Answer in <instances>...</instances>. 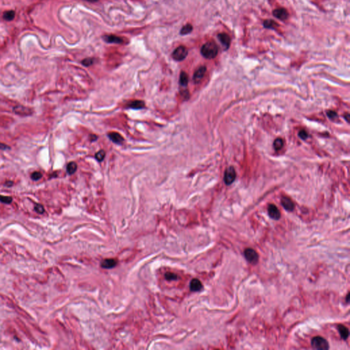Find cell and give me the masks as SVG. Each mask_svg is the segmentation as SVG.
I'll list each match as a JSON object with an SVG mask.
<instances>
[{
  "instance_id": "cell-16",
  "label": "cell",
  "mask_w": 350,
  "mask_h": 350,
  "mask_svg": "<svg viewBox=\"0 0 350 350\" xmlns=\"http://www.w3.org/2000/svg\"><path fill=\"white\" fill-rule=\"evenodd\" d=\"M117 265V261L114 259H106L101 263V267L105 269H111L114 268Z\"/></svg>"
},
{
  "instance_id": "cell-1",
  "label": "cell",
  "mask_w": 350,
  "mask_h": 350,
  "mask_svg": "<svg viewBox=\"0 0 350 350\" xmlns=\"http://www.w3.org/2000/svg\"><path fill=\"white\" fill-rule=\"evenodd\" d=\"M200 53L207 59H214L218 53V47L214 42L209 41L202 46Z\"/></svg>"
},
{
  "instance_id": "cell-36",
  "label": "cell",
  "mask_w": 350,
  "mask_h": 350,
  "mask_svg": "<svg viewBox=\"0 0 350 350\" xmlns=\"http://www.w3.org/2000/svg\"><path fill=\"white\" fill-rule=\"evenodd\" d=\"M349 295L348 294V295H347V299H346L347 302H349Z\"/></svg>"
},
{
  "instance_id": "cell-9",
  "label": "cell",
  "mask_w": 350,
  "mask_h": 350,
  "mask_svg": "<svg viewBox=\"0 0 350 350\" xmlns=\"http://www.w3.org/2000/svg\"><path fill=\"white\" fill-rule=\"evenodd\" d=\"M268 214L271 218L278 220L280 218L281 214L277 207L274 205H270L268 207Z\"/></svg>"
},
{
  "instance_id": "cell-15",
  "label": "cell",
  "mask_w": 350,
  "mask_h": 350,
  "mask_svg": "<svg viewBox=\"0 0 350 350\" xmlns=\"http://www.w3.org/2000/svg\"><path fill=\"white\" fill-rule=\"evenodd\" d=\"M190 287L191 291L196 292V291H199L200 290H201V289L202 288V285L198 279L194 278L191 281Z\"/></svg>"
},
{
  "instance_id": "cell-4",
  "label": "cell",
  "mask_w": 350,
  "mask_h": 350,
  "mask_svg": "<svg viewBox=\"0 0 350 350\" xmlns=\"http://www.w3.org/2000/svg\"><path fill=\"white\" fill-rule=\"evenodd\" d=\"M244 256L249 263L256 264L259 261V254L252 248H247L244 250Z\"/></svg>"
},
{
  "instance_id": "cell-17",
  "label": "cell",
  "mask_w": 350,
  "mask_h": 350,
  "mask_svg": "<svg viewBox=\"0 0 350 350\" xmlns=\"http://www.w3.org/2000/svg\"><path fill=\"white\" fill-rule=\"evenodd\" d=\"M337 329L339 330L340 335L343 339L346 340L349 337V330L346 327L343 325H339L337 326Z\"/></svg>"
},
{
  "instance_id": "cell-8",
  "label": "cell",
  "mask_w": 350,
  "mask_h": 350,
  "mask_svg": "<svg viewBox=\"0 0 350 350\" xmlns=\"http://www.w3.org/2000/svg\"><path fill=\"white\" fill-rule=\"evenodd\" d=\"M206 71L207 68L204 67V66H202V67H199L196 70L194 74V76H193V80H194V82L196 84H198V83H199L200 81L202 80V78L205 76V73H206Z\"/></svg>"
},
{
  "instance_id": "cell-3",
  "label": "cell",
  "mask_w": 350,
  "mask_h": 350,
  "mask_svg": "<svg viewBox=\"0 0 350 350\" xmlns=\"http://www.w3.org/2000/svg\"><path fill=\"white\" fill-rule=\"evenodd\" d=\"M188 54L187 49L184 46H179L173 51L172 56L176 61H182L185 60Z\"/></svg>"
},
{
  "instance_id": "cell-31",
  "label": "cell",
  "mask_w": 350,
  "mask_h": 350,
  "mask_svg": "<svg viewBox=\"0 0 350 350\" xmlns=\"http://www.w3.org/2000/svg\"><path fill=\"white\" fill-rule=\"evenodd\" d=\"M327 115L330 117V118H331V119L337 118V114L336 112H333V111H328L327 112Z\"/></svg>"
},
{
  "instance_id": "cell-2",
  "label": "cell",
  "mask_w": 350,
  "mask_h": 350,
  "mask_svg": "<svg viewBox=\"0 0 350 350\" xmlns=\"http://www.w3.org/2000/svg\"><path fill=\"white\" fill-rule=\"evenodd\" d=\"M311 346L314 349L319 350H327L329 349V344L324 338L315 337L311 340Z\"/></svg>"
},
{
  "instance_id": "cell-7",
  "label": "cell",
  "mask_w": 350,
  "mask_h": 350,
  "mask_svg": "<svg viewBox=\"0 0 350 350\" xmlns=\"http://www.w3.org/2000/svg\"><path fill=\"white\" fill-rule=\"evenodd\" d=\"M272 14L276 18L281 21H285L289 18V13L287 10L283 8L274 10Z\"/></svg>"
},
{
  "instance_id": "cell-11",
  "label": "cell",
  "mask_w": 350,
  "mask_h": 350,
  "mask_svg": "<svg viewBox=\"0 0 350 350\" xmlns=\"http://www.w3.org/2000/svg\"><path fill=\"white\" fill-rule=\"evenodd\" d=\"M103 40L107 43H115V44H121L123 43L124 40L122 38L115 35H106L103 36Z\"/></svg>"
},
{
  "instance_id": "cell-32",
  "label": "cell",
  "mask_w": 350,
  "mask_h": 350,
  "mask_svg": "<svg viewBox=\"0 0 350 350\" xmlns=\"http://www.w3.org/2000/svg\"><path fill=\"white\" fill-rule=\"evenodd\" d=\"M6 148H10V147L8 145H6V144L0 143V149H1V150H5V149Z\"/></svg>"
},
{
  "instance_id": "cell-30",
  "label": "cell",
  "mask_w": 350,
  "mask_h": 350,
  "mask_svg": "<svg viewBox=\"0 0 350 350\" xmlns=\"http://www.w3.org/2000/svg\"><path fill=\"white\" fill-rule=\"evenodd\" d=\"M298 135H299L300 138H301L302 139H306L308 136L307 132L304 130H301L299 132V134H298Z\"/></svg>"
},
{
  "instance_id": "cell-6",
  "label": "cell",
  "mask_w": 350,
  "mask_h": 350,
  "mask_svg": "<svg viewBox=\"0 0 350 350\" xmlns=\"http://www.w3.org/2000/svg\"><path fill=\"white\" fill-rule=\"evenodd\" d=\"M217 38H218L220 42L221 43L222 45L223 46L224 49L225 50L228 49L230 47V45H231V38H230V36L228 34L226 33H220L217 35Z\"/></svg>"
},
{
  "instance_id": "cell-25",
  "label": "cell",
  "mask_w": 350,
  "mask_h": 350,
  "mask_svg": "<svg viewBox=\"0 0 350 350\" xmlns=\"http://www.w3.org/2000/svg\"><path fill=\"white\" fill-rule=\"evenodd\" d=\"M0 202L5 203V204H10L13 202V198L10 196L0 195Z\"/></svg>"
},
{
  "instance_id": "cell-20",
  "label": "cell",
  "mask_w": 350,
  "mask_h": 350,
  "mask_svg": "<svg viewBox=\"0 0 350 350\" xmlns=\"http://www.w3.org/2000/svg\"><path fill=\"white\" fill-rule=\"evenodd\" d=\"M77 170V163L75 162H70L67 165V171L68 175H73L75 172H76Z\"/></svg>"
},
{
  "instance_id": "cell-35",
  "label": "cell",
  "mask_w": 350,
  "mask_h": 350,
  "mask_svg": "<svg viewBox=\"0 0 350 350\" xmlns=\"http://www.w3.org/2000/svg\"><path fill=\"white\" fill-rule=\"evenodd\" d=\"M84 1H90V2H96V1H99V0H84Z\"/></svg>"
},
{
  "instance_id": "cell-34",
  "label": "cell",
  "mask_w": 350,
  "mask_h": 350,
  "mask_svg": "<svg viewBox=\"0 0 350 350\" xmlns=\"http://www.w3.org/2000/svg\"><path fill=\"white\" fill-rule=\"evenodd\" d=\"M97 136H96L95 135H92L91 138H90V139H92V141L97 140Z\"/></svg>"
},
{
  "instance_id": "cell-12",
  "label": "cell",
  "mask_w": 350,
  "mask_h": 350,
  "mask_svg": "<svg viewBox=\"0 0 350 350\" xmlns=\"http://www.w3.org/2000/svg\"><path fill=\"white\" fill-rule=\"evenodd\" d=\"M281 204L286 210L289 211H292L294 209L295 205L290 198L287 197H283L281 199Z\"/></svg>"
},
{
  "instance_id": "cell-19",
  "label": "cell",
  "mask_w": 350,
  "mask_h": 350,
  "mask_svg": "<svg viewBox=\"0 0 350 350\" xmlns=\"http://www.w3.org/2000/svg\"><path fill=\"white\" fill-rule=\"evenodd\" d=\"M188 82H189V78H188L187 74L185 72L182 71L181 73L179 79V83L181 85H182V86H187L188 84Z\"/></svg>"
},
{
  "instance_id": "cell-22",
  "label": "cell",
  "mask_w": 350,
  "mask_h": 350,
  "mask_svg": "<svg viewBox=\"0 0 350 350\" xmlns=\"http://www.w3.org/2000/svg\"><path fill=\"white\" fill-rule=\"evenodd\" d=\"M273 144H274V149H275L276 151H278V150H280V149L283 147L284 142L283 140V139L277 138V139H276L275 140H274Z\"/></svg>"
},
{
  "instance_id": "cell-29",
  "label": "cell",
  "mask_w": 350,
  "mask_h": 350,
  "mask_svg": "<svg viewBox=\"0 0 350 350\" xmlns=\"http://www.w3.org/2000/svg\"><path fill=\"white\" fill-rule=\"evenodd\" d=\"M34 210L39 214H43L44 211H45V209H44L43 205H41L40 204H37L35 205V207H34Z\"/></svg>"
},
{
  "instance_id": "cell-33",
  "label": "cell",
  "mask_w": 350,
  "mask_h": 350,
  "mask_svg": "<svg viewBox=\"0 0 350 350\" xmlns=\"http://www.w3.org/2000/svg\"><path fill=\"white\" fill-rule=\"evenodd\" d=\"M5 185L8 186V187H11V186L13 185V182L11 181H8L5 183Z\"/></svg>"
},
{
  "instance_id": "cell-27",
  "label": "cell",
  "mask_w": 350,
  "mask_h": 350,
  "mask_svg": "<svg viewBox=\"0 0 350 350\" xmlns=\"http://www.w3.org/2000/svg\"><path fill=\"white\" fill-rule=\"evenodd\" d=\"M165 278L169 281L176 280L177 279V276L174 273L167 272L165 274Z\"/></svg>"
},
{
  "instance_id": "cell-18",
  "label": "cell",
  "mask_w": 350,
  "mask_h": 350,
  "mask_svg": "<svg viewBox=\"0 0 350 350\" xmlns=\"http://www.w3.org/2000/svg\"><path fill=\"white\" fill-rule=\"evenodd\" d=\"M263 26L267 29H276L279 26L278 24L271 19H268V20H265L263 23Z\"/></svg>"
},
{
  "instance_id": "cell-13",
  "label": "cell",
  "mask_w": 350,
  "mask_h": 350,
  "mask_svg": "<svg viewBox=\"0 0 350 350\" xmlns=\"http://www.w3.org/2000/svg\"><path fill=\"white\" fill-rule=\"evenodd\" d=\"M109 138L114 143L117 144H121L124 142V138L121 134L117 133V132H110L108 134Z\"/></svg>"
},
{
  "instance_id": "cell-24",
  "label": "cell",
  "mask_w": 350,
  "mask_h": 350,
  "mask_svg": "<svg viewBox=\"0 0 350 350\" xmlns=\"http://www.w3.org/2000/svg\"><path fill=\"white\" fill-rule=\"evenodd\" d=\"M106 152L103 150H101L95 154V158L98 161H102L106 157Z\"/></svg>"
},
{
  "instance_id": "cell-21",
  "label": "cell",
  "mask_w": 350,
  "mask_h": 350,
  "mask_svg": "<svg viewBox=\"0 0 350 350\" xmlns=\"http://www.w3.org/2000/svg\"><path fill=\"white\" fill-rule=\"evenodd\" d=\"M192 30H193L192 25L190 23H187V24H186V25H185L181 28V31H180V34H181V35H187V34H189L192 32Z\"/></svg>"
},
{
  "instance_id": "cell-10",
  "label": "cell",
  "mask_w": 350,
  "mask_h": 350,
  "mask_svg": "<svg viewBox=\"0 0 350 350\" xmlns=\"http://www.w3.org/2000/svg\"><path fill=\"white\" fill-rule=\"evenodd\" d=\"M13 110H14V112H15V114L20 115V116H29V115L32 114V112H31V109L30 108H28V107H24V106H15L14 107Z\"/></svg>"
},
{
  "instance_id": "cell-14",
  "label": "cell",
  "mask_w": 350,
  "mask_h": 350,
  "mask_svg": "<svg viewBox=\"0 0 350 350\" xmlns=\"http://www.w3.org/2000/svg\"><path fill=\"white\" fill-rule=\"evenodd\" d=\"M127 106L131 109H142L145 106V103L143 101H139V100H135V101H132L129 102Z\"/></svg>"
},
{
  "instance_id": "cell-26",
  "label": "cell",
  "mask_w": 350,
  "mask_h": 350,
  "mask_svg": "<svg viewBox=\"0 0 350 350\" xmlns=\"http://www.w3.org/2000/svg\"><path fill=\"white\" fill-rule=\"evenodd\" d=\"M94 58H85L84 60H83L82 63L83 65L85 66V67H90V66H91L94 64Z\"/></svg>"
},
{
  "instance_id": "cell-23",
  "label": "cell",
  "mask_w": 350,
  "mask_h": 350,
  "mask_svg": "<svg viewBox=\"0 0 350 350\" xmlns=\"http://www.w3.org/2000/svg\"><path fill=\"white\" fill-rule=\"evenodd\" d=\"M14 16H15V13L13 10H8L6 11L3 14V17L4 19L6 21H12L13 20Z\"/></svg>"
},
{
  "instance_id": "cell-28",
  "label": "cell",
  "mask_w": 350,
  "mask_h": 350,
  "mask_svg": "<svg viewBox=\"0 0 350 350\" xmlns=\"http://www.w3.org/2000/svg\"><path fill=\"white\" fill-rule=\"evenodd\" d=\"M43 177V175L40 172H34L31 175V179L34 181H38L40 179Z\"/></svg>"
},
{
  "instance_id": "cell-5",
  "label": "cell",
  "mask_w": 350,
  "mask_h": 350,
  "mask_svg": "<svg viewBox=\"0 0 350 350\" xmlns=\"http://www.w3.org/2000/svg\"><path fill=\"white\" fill-rule=\"evenodd\" d=\"M236 178V172L233 167H229L224 172V181L227 185L232 184L235 181Z\"/></svg>"
}]
</instances>
